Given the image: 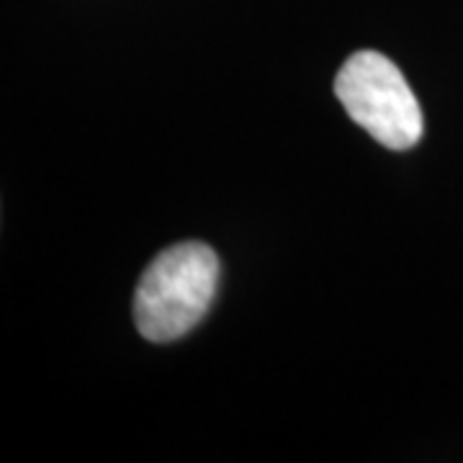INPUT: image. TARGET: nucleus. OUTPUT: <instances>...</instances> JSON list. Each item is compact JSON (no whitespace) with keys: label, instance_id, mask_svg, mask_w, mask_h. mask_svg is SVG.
Masks as SVG:
<instances>
[{"label":"nucleus","instance_id":"obj_1","mask_svg":"<svg viewBox=\"0 0 463 463\" xmlns=\"http://www.w3.org/2000/svg\"><path fill=\"white\" fill-rule=\"evenodd\" d=\"M219 283V258L203 242L163 250L142 273L134 294V322L149 343H170L199 325Z\"/></svg>","mask_w":463,"mask_h":463},{"label":"nucleus","instance_id":"obj_2","mask_svg":"<svg viewBox=\"0 0 463 463\" xmlns=\"http://www.w3.org/2000/svg\"><path fill=\"white\" fill-rule=\"evenodd\" d=\"M335 96L347 116L389 149L414 147L422 132V109L399 67L379 52H355L335 78Z\"/></svg>","mask_w":463,"mask_h":463}]
</instances>
